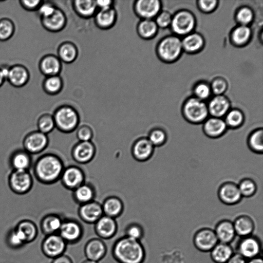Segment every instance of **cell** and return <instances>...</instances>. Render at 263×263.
Wrapping results in <instances>:
<instances>
[{
    "label": "cell",
    "instance_id": "obj_1",
    "mask_svg": "<svg viewBox=\"0 0 263 263\" xmlns=\"http://www.w3.org/2000/svg\"><path fill=\"white\" fill-rule=\"evenodd\" d=\"M64 168L63 161L58 156L47 153L38 158L33 171L39 182L51 184L60 180Z\"/></svg>",
    "mask_w": 263,
    "mask_h": 263
},
{
    "label": "cell",
    "instance_id": "obj_2",
    "mask_svg": "<svg viewBox=\"0 0 263 263\" xmlns=\"http://www.w3.org/2000/svg\"><path fill=\"white\" fill-rule=\"evenodd\" d=\"M112 255L118 263H142L146 253L140 241L125 236L115 241Z\"/></svg>",
    "mask_w": 263,
    "mask_h": 263
},
{
    "label": "cell",
    "instance_id": "obj_3",
    "mask_svg": "<svg viewBox=\"0 0 263 263\" xmlns=\"http://www.w3.org/2000/svg\"><path fill=\"white\" fill-rule=\"evenodd\" d=\"M55 127L60 132L70 133L78 127L80 116L73 107L64 105L59 107L52 115Z\"/></svg>",
    "mask_w": 263,
    "mask_h": 263
},
{
    "label": "cell",
    "instance_id": "obj_4",
    "mask_svg": "<svg viewBox=\"0 0 263 263\" xmlns=\"http://www.w3.org/2000/svg\"><path fill=\"white\" fill-rule=\"evenodd\" d=\"M183 114L185 119L191 124L203 123L209 115L208 106L200 99L191 98L185 103Z\"/></svg>",
    "mask_w": 263,
    "mask_h": 263
},
{
    "label": "cell",
    "instance_id": "obj_5",
    "mask_svg": "<svg viewBox=\"0 0 263 263\" xmlns=\"http://www.w3.org/2000/svg\"><path fill=\"white\" fill-rule=\"evenodd\" d=\"M8 183L14 193L24 195L32 189L33 179L29 171H12L9 175Z\"/></svg>",
    "mask_w": 263,
    "mask_h": 263
},
{
    "label": "cell",
    "instance_id": "obj_6",
    "mask_svg": "<svg viewBox=\"0 0 263 263\" xmlns=\"http://www.w3.org/2000/svg\"><path fill=\"white\" fill-rule=\"evenodd\" d=\"M261 242L257 236L252 235L241 237L236 245V253L247 260L257 257L261 251Z\"/></svg>",
    "mask_w": 263,
    "mask_h": 263
},
{
    "label": "cell",
    "instance_id": "obj_7",
    "mask_svg": "<svg viewBox=\"0 0 263 263\" xmlns=\"http://www.w3.org/2000/svg\"><path fill=\"white\" fill-rule=\"evenodd\" d=\"M67 243L59 234L47 235L41 243V250L45 256L52 259L64 254Z\"/></svg>",
    "mask_w": 263,
    "mask_h": 263
},
{
    "label": "cell",
    "instance_id": "obj_8",
    "mask_svg": "<svg viewBox=\"0 0 263 263\" xmlns=\"http://www.w3.org/2000/svg\"><path fill=\"white\" fill-rule=\"evenodd\" d=\"M49 143L47 135L39 130L27 134L23 141V149L30 155L38 154L44 151Z\"/></svg>",
    "mask_w": 263,
    "mask_h": 263
},
{
    "label": "cell",
    "instance_id": "obj_9",
    "mask_svg": "<svg viewBox=\"0 0 263 263\" xmlns=\"http://www.w3.org/2000/svg\"><path fill=\"white\" fill-rule=\"evenodd\" d=\"M193 241L195 248L202 252H210L218 242L214 230L209 228L197 230L194 235Z\"/></svg>",
    "mask_w": 263,
    "mask_h": 263
},
{
    "label": "cell",
    "instance_id": "obj_10",
    "mask_svg": "<svg viewBox=\"0 0 263 263\" xmlns=\"http://www.w3.org/2000/svg\"><path fill=\"white\" fill-rule=\"evenodd\" d=\"M85 174L79 166L70 165L65 167L60 180L67 189L73 191L85 182Z\"/></svg>",
    "mask_w": 263,
    "mask_h": 263
},
{
    "label": "cell",
    "instance_id": "obj_11",
    "mask_svg": "<svg viewBox=\"0 0 263 263\" xmlns=\"http://www.w3.org/2000/svg\"><path fill=\"white\" fill-rule=\"evenodd\" d=\"M58 234L67 243H74L82 238L83 229L78 221L66 219L63 220Z\"/></svg>",
    "mask_w": 263,
    "mask_h": 263
},
{
    "label": "cell",
    "instance_id": "obj_12",
    "mask_svg": "<svg viewBox=\"0 0 263 263\" xmlns=\"http://www.w3.org/2000/svg\"><path fill=\"white\" fill-rule=\"evenodd\" d=\"M96 153V146L91 141H79L73 147L71 156L76 162L86 164L94 158Z\"/></svg>",
    "mask_w": 263,
    "mask_h": 263
},
{
    "label": "cell",
    "instance_id": "obj_13",
    "mask_svg": "<svg viewBox=\"0 0 263 263\" xmlns=\"http://www.w3.org/2000/svg\"><path fill=\"white\" fill-rule=\"evenodd\" d=\"M217 195L220 201L228 205L237 204L242 198L238 185L231 181L221 184L218 190Z\"/></svg>",
    "mask_w": 263,
    "mask_h": 263
},
{
    "label": "cell",
    "instance_id": "obj_14",
    "mask_svg": "<svg viewBox=\"0 0 263 263\" xmlns=\"http://www.w3.org/2000/svg\"><path fill=\"white\" fill-rule=\"evenodd\" d=\"M182 47V42L178 38L171 36L161 42L158 47V52L162 58L171 61L179 56Z\"/></svg>",
    "mask_w": 263,
    "mask_h": 263
},
{
    "label": "cell",
    "instance_id": "obj_15",
    "mask_svg": "<svg viewBox=\"0 0 263 263\" xmlns=\"http://www.w3.org/2000/svg\"><path fill=\"white\" fill-rule=\"evenodd\" d=\"M101 204L93 200L80 205L78 215L85 223L95 224L103 215Z\"/></svg>",
    "mask_w": 263,
    "mask_h": 263
},
{
    "label": "cell",
    "instance_id": "obj_16",
    "mask_svg": "<svg viewBox=\"0 0 263 263\" xmlns=\"http://www.w3.org/2000/svg\"><path fill=\"white\" fill-rule=\"evenodd\" d=\"M94 224L95 233L101 239H109L117 232L118 226L115 219L104 215Z\"/></svg>",
    "mask_w": 263,
    "mask_h": 263
},
{
    "label": "cell",
    "instance_id": "obj_17",
    "mask_svg": "<svg viewBox=\"0 0 263 263\" xmlns=\"http://www.w3.org/2000/svg\"><path fill=\"white\" fill-rule=\"evenodd\" d=\"M29 79V71L24 65L17 64L9 67L6 80L13 87L20 88L24 86Z\"/></svg>",
    "mask_w": 263,
    "mask_h": 263
},
{
    "label": "cell",
    "instance_id": "obj_18",
    "mask_svg": "<svg viewBox=\"0 0 263 263\" xmlns=\"http://www.w3.org/2000/svg\"><path fill=\"white\" fill-rule=\"evenodd\" d=\"M160 3L157 0H138L134 4L135 13L143 20H151L159 12Z\"/></svg>",
    "mask_w": 263,
    "mask_h": 263
},
{
    "label": "cell",
    "instance_id": "obj_19",
    "mask_svg": "<svg viewBox=\"0 0 263 263\" xmlns=\"http://www.w3.org/2000/svg\"><path fill=\"white\" fill-rule=\"evenodd\" d=\"M155 147L147 137L136 140L132 147V154L134 159L140 162L148 160L153 156Z\"/></svg>",
    "mask_w": 263,
    "mask_h": 263
},
{
    "label": "cell",
    "instance_id": "obj_20",
    "mask_svg": "<svg viewBox=\"0 0 263 263\" xmlns=\"http://www.w3.org/2000/svg\"><path fill=\"white\" fill-rule=\"evenodd\" d=\"M107 246L99 238L89 240L84 247V254L86 259L99 262L106 254Z\"/></svg>",
    "mask_w": 263,
    "mask_h": 263
},
{
    "label": "cell",
    "instance_id": "obj_21",
    "mask_svg": "<svg viewBox=\"0 0 263 263\" xmlns=\"http://www.w3.org/2000/svg\"><path fill=\"white\" fill-rule=\"evenodd\" d=\"M228 127L224 120L219 118H208L203 123L202 130L204 135L212 139H217L223 136Z\"/></svg>",
    "mask_w": 263,
    "mask_h": 263
},
{
    "label": "cell",
    "instance_id": "obj_22",
    "mask_svg": "<svg viewBox=\"0 0 263 263\" xmlns=\"http://www.w3.org/2000/svg\"><path fill=\"white\" fill-rule=\"evenodd\" d=\"M173 31L178 34H185L194 28L195 20L193 15L187 11H181L175 15L172 20Z\"/></svg>",
    "mask_w": 263,
    "mask_h": 263
},
{
    "label": "cell",
    "instance_id": "obj_23",
    "mask_svg": "<svg viewBox=\"0 0 263 263\" xmlns=\"http://www.w3.org/2000/svg\"><path fill=\"white\" fill-rule=\"evenodd\" d=\"M40 72L46 77L59 75L62 70V62L53 54L43 56L39 63Z\"/></svg>",
    "mask_w": 263,
    "mask_h": 263
},
{
    "label": "cell",
    "instance_id": "obj_24",
    "mask_svg": "<svg viewBox=\"0 0 263 263\" xmlns=\"http://www.w3.org/2000/svg\"><path fill=\"white\" fill-rule=\"evenodd\" d=\"M40 19L43 27L46 30L53 32L62 30L65 27L67 22L65 13L57 7L50 16Z\"/></svg>",
    "mask_w": 263,
    "mask_h": 263
},
{
    "label": "cell",
    "instance_id": "obj_25",
    "mask_svg": "<svg viewBox=\"0 0 263 263\" xmlns=\"http://www.w3.org/2000/svg\"><path fill=\"white\" fill-rule=\"evenodd\" d=\"M9 163L12 171H29L32 165L31 155L24 149H16L10 155Z\"/></svg>",
    "mask_w": 263,
    "mask_h": 263
},
{
    "label": "cell",
    "instance_id": "obj_26",
    "mask_svg": "<svg viewBox=\"0 0 263 263\" xmlns=\"http://www.w3.org/2000/svg\"><path fill=\"white\" fill-rule=\"evenodd\" d=\"M214 231L218 242H220L230 244L236 235L233 222L228 219L219 221Z\"/></svg>",
    "mask_w": 263,
    "mask_h": 263
},
{
    "label": "cell",
    "instance_id": "obj_27",
    "mask_svg": "<svg viewBox=\"0 0 263 263\" xmlns=\"http://www.w3.org/2000/svg\"><path fill=\"white\" fill-rule=\"evenodd\" d=\"M14 228L21 235L25 244L33 241L38 235L37 226L31 220H22L17 223Z\"/></svg>",
    "mask_w": 263,
    "mask_h": 263
},
{
    "label": "cell",
    "instance_id": "obj_28",
    "mask_svg": "<svg viewBox=\"0 0 263 263\" xmlns=\"http://www.w3.org/2000/svg\"><path fill=\"white\" fill-rule=\"evenodd\" d=\"M101 205L103 214L115 219L120 216L124 210L123 201L116 196L107 197Z\"/></svg>",
    "mask_w": 263,
    "mask_h": 263
},
{
    "label": "cell",
    "instance_id": "obj_29",
    "mask_svg": "<svg viewBox=\"0 0 263 263\" xmlns=\"http://www.w3.org/2000/svg\"><path fill=\"white\" fill-rule=\"evenodd\" d=\"M63 220L55 214H49L44 216L40 222V228L45 236L58 234Z\"/></svg>",
    "mask_w": 263,
    "mask_h": 263
},
{
    "label": "cell",
    "instance_id": "obj_30",
    "mask_svg": "<svg viewBox=\"0 0 263 263\" xmlns=\"http://www.w3.org/2000/svg\"><path fill=\"white\" fill-rule=\"evenodd\" d=\"M230 103L228 100L222 96L213 98L208 106L209 114L212 117L221 118L229 111Z\"/></svg>",
    "mask_w": 263,
    "mask_h": 263
},
{
    "label": "cell",
    "instance_id": "obj_31",
    "mask_svg": "<svg viewBox=\"0 0 263 263\" xmlns=\"http://www.w3.org/2000/svg\"><path fill=\"white\" fill-rule=\"evenodd\" d=\"M236 235L240 237L252 235L255 223L251 217L246 215L237 217L233 222Z\"/></svg>",
    "mask_w": 263,
    "mask_h": 263
},
{
    "label": "cell",
    "instance_id": "obj_32",
    "mask_svg": "<svg viewBox=\"0 0 263 263\" xmlns=\"http://www.w3.org/2000/svg\"><path fill=\"white\" fill-rule=\"evenodd\" d=\"M117 16V12L114 7L105 10H99L95 14V23L101 29H109L115 25Z\"/></svg>",
    "mask_w": 263,
    "mask_h": 263
},
{
    "label": "cell",
    "instance_id": "obj_33",
    "mask_svg": "<svg viewBox=\"0 0 263 263\" xmlns=\"http://www.w3.org/2000/svg\"><path fill=\"white\" fill-rule=\"evenodd\" d=\"M210 252L211 258L215 263H226L234 253L230 244L220 242Z\"/></svg>",
    "mask_w": 263,
    "mask_h": 263
},
{
    "label": "cell",
    "instance_id": "obj_34",
    "mask_svg": "<svg viewBox=\"0 0 263 263\" xmlns=\"http://www.w3.org/2000/svg\"><path fill=\"white\" fill-rule=\"evenodd\" d=\"M95 190L92 185L84 182L73 191V198L80 205L94 200Z\"/></svg>",
    "mask_w": 263,
    "mask_h": 263
},
{
    "label": "cell",
    "instance_id": "obj_35",
    "mask_svg": "<svg viewBox=\"0 0 263 263\" xmlns=\"http://www.w3.org/2000/svg\"><path fill=\"white\" fill-rule=\"evenodd\" d=\"M78 55V49L76 45L71 42L62 43L58 49V57L61 62L71 63L74 62Z\"/></svg>",
    "mask_w": 263,
    "mask_h": 263
},
{
    "label": "cell",
    "instance_id": "obj_36",
    "mask_svg": "<svg viewBox=\"0 0 263 263\" xmlns=\"http://www.w3.org/2000/svg\"><path fill=\"white\" fill-rule=\"evenodd\" d=\"M73 6L78 14L84 18L91 17L97 10L96 1L76 0L73 2Z\"/></svg>",
    "mask_w": 263,
    "mask_h": 263
},
{
    "label": "cell",
    "instance_id": "obj_37",
    "mask_svg": "<svg viewBox=\"0 0 263 263\" xmlns=\"http://www.w3.org/2000/svg\"><path fill=\"white\" fill-rule=\"evenodd\" d=\"M247 144L253 153L262 154L263 152V129L257 128L252 131L248 136Z\"/></svg>",
    "mask_w": 263,
    "mask_h": 263
},
{
    "label": "cell",
    "instance_id": "obj_38",
    "mask_svg": "<svg viewBox=\"0 0 263 263\" xmlns=\"http://www.w3.org/2000/svg\"><path fill=\"white\" fill-rule=\"evenodd\" d=\"M63 86V80L59 75L46 77L42 84L44 91L50 95L59 93L62 90Z\"/></svg>",
    "mask_w": 263,
    "mask_h": 263
},
{
    "label": "cell",
    "instance_id": "obj_39",
    "mask_svg": "<svg viewBox=\"0 0 263 263\" xmlns=\"http://www.w3.org/2000/svg\"><path fill=\"white\" fill-rule=\"evenodd\" d=\"M224 121L228 129H237L243 125L245 117L240 110L232 109L227 113Z\"/></svg>",
    "mask_w": 263,
    "mask_h": 263
},
{
    "label": "cell",
    "instance_id": "obj_40",
    "mask_svg": "<svg viewBox=\"0 0 263 263\" xmlns=\"http://www.w3.org/2000/svg\"><path fill=\"white\" fill-rule=\"evenodd\" d=\"M137 30L140 37L149 39L156 34L157 25L152 20H142L138 23Z\"/></svg>",
    "mask_w": 263,
    "mask_h": 263
},
{
    "label": "cell",
    "instance_id": "obj_41",
    "mask_svg": "<svg viewBox=\"0 0 263 263\" xmlns=\"http://www.w3.org/2000/svg\"><path fill=\"white\" fill-rule=\"evenodd\" d=\"M15 30V25L11 19L7 17L0 19V41H6L11 38Z\"/></svg>",
    "mask_w": 263,
    "mask_h": 263
},
{
    "label": "cell",
    "instance_id": "obj_42",
    "mask_svg": "<svg viewBox=\"0 0 263 263\" xmlns=\"http://www.w3.org/2000/svg\"><path fill=\"white\" fill-rule=\"evenodd\" d=\"M37 130L48 135L55 128L53 116L44 114L40 116L37 121Z\"/></svg>",
    "mask_w": 263,
    "mask_h": 263
},
{
    "label": "cell",
    "instance_id": "obj_43",
    "mask_svg": "<svg viewBox=\"0 0 263 263\" xmlns=\"http://www.w3.org/2000/svg\"><path fill=\"white\" fill-rule=\"evenodd\" d=\"M237 185L242 197L250 198L253 196L256 193V183L251 178H243Z\"/></svg>",
    "mask_w": 263,
    "mask_h": 263
},
{
    "label": "cell",
    "instance_id": "obj_44",
    "mask_svg": "<svg viewBox=\"0 0 263 263\" xmlns=\"http://www.w3.org/2000/svg\"><path fill=\"white\" fill-rule=\"evenodd\" d=\"M147 138L154 147H159L166 142L167 136L163 129L156 127L149 132Z\"/></svg>",
    "mask_w": 263,
    "mask_h": 263
},
{
    "label": "cell",
    "instance_id": "obj_45",
    "mask_svg": "<svg viewBox=\"0 0 263 263\" xmlns=\"http://www.w3.org/2000/svg\"><path fill=\"white\" fill-rule=\"evenodd\" d=\"M203 42V39L200 35L193 33L187 35L183 39L182 45L186 50L193 51L200 48Z\"/></svg>",
    "mask_w": 263,
    "mask_h": 263
},
{
    "label": "cell",
    "instance_id": "obj_46",
    "mask_svg": "<svg viewBox=\"0 0 263 263\" xmlns=\"http://www.w3.org/2000/svg\"><path fill=\"white\" fill-rule=\"evenodd\" d=\"M6 241L8 246L12 249H18L22 248L25 243L20 233L13 228L7 233Z\"/></svg>",
    "mask_w": 263,
    "mask_h": 263
},
{
    "label": "cell",
    "instance_id": "obj_47",
    "mask_svg": "<svg viewBox=\"0 0 263 263\" xmlns=\"http://www.w3.org/2000/svg\"><path fill=\"white\" fill-rule=\"evenodd\" d=\"M251 34L250 29L245 25L236 28L233 33V39L235 43L241 45L246 42Z\"/></svg>",
    "mask_w": 263,
    "mask_h": 263
},
{
    "label": "cell",
    "instance_id": "obj_48",
    "mask_svg": "<svg viewBox=\"0 0 263 263\" xmlns=\"http://www.w3.org/2000/svg\"><path fill=\"white\" fill-rule=\"evenodd\" d=\"M125 236L139 241L143 238L144 234L143 227L137 223L128 224L125 229Z\"/></svg>",
    "mask_w": 263,
    "mask_h": 263
},
{
    "label": "cell",
    "instance_id": "obj_49",
    "mask_svg": "<svg viewBox=\"0 0 263 263\" xmlns=\"http://www.w3.org/2000/svg\"><path fill=\"white\" fill-rule=\"evenodd\" d=\"M76 136L79 141H90L92 139L93 133L90 126L83 125L77 128Z\"/></svg>",
    "mask_w": 263,
    "mask_h": 263
},
{
    "label": "cell",
    "instance_id": "obj_50",
    "mask_svg": "<svg viewBox=\"0 0 263 263\" xmlns=\"http://www.w3.org/2000/svg\"><path fill=\"white\" fill-rule=\"evenodd\" d=\"M56 8L57 7L53 3L43 1L36 11L40 18H46L52 14Z\"/></svg>",
    "mask_w": 263,
    "mask_h": 263
},
{
    "label": "cell",
    "instance_id": "obj_51",
    "mask_svg": "<svg viewBox=\"0 0 263 263\" xmlns=\"http://www.w3.org/2000/svg\"><path fill=\"white\" fill-rule=\"evenodd\" d=\"M252 17V12L248 8H243L240 9L237 15L238 21L242 25H247L249 23Z\"/></svg>",
    "mask_w": 263,
    "mask_h": 263
},
{
    "label": "cell",
    "instance_id": "obj_52",
    "mask_svg": "<svg viewBox=\"0 0 263 263\" xmlns=\"http://www.w3.org/2000/svg\"><path fill=\"white\" fill-rule=\"evenodd\" d=\"M43 1L40 0H21L19 1L21 7L27 11H37Z\"/></svg>",
    "mask_w": 263,
    "mask_h": 263
},
{
    "label": "cell",
    "instance_id": "obj_53",
    "mask_svg": "<svg viewBox=\"0 0 263 263\" xmlns=\"http://www.w3.org/2000/svg\"><path fill=\"white\" fill-rule=\"evenodd\" d=\"M195 92L199 99H205L210 95V89L206 84L201 83L196 87Z\"/></svg>",
    "mask_w": 263,
    "mask_h": 263
},
{
    "label": "cell",
    "instance_id": "obj_54",
    "mask_svg": "<svg viewBox=\"0 0 263 263\" xmlns=\"http://www.w3.org/2000/svg\"><path fill=\"white\" fill-rule=\"evenodd\" d=\"M171 22V16L170 13L166 12H163L157 17L156 23L161 27H165L167 26Z\"/></svg>",
    "mask_w": 263,
    "mask_h": 263
},
{
    "label": "cell",
    "instance_id": "obj_55",
    "mask_svg": "<svg viewBox=\"0 0 263 263\" xmlns=\"http://www.w3.org/2000/svg\"><path fill=\"white\" fill-rule=\"evenodd\" d=\"M226 87L227 84L226 82L220 79L215 80L212 85L213 92L217 95H220L223 92Z\"/></svg>",
    "mask_w": 263,
    "mask_h": 263
},
{
    "label": "cell",
    "instance_id": "obj_56",
    "mask_svg": "<svg viewBox=\"0 0 263 263\" xmlns=\"http://www.w3.org/2000/svg\"><path fill=\"white\" fill-rule=\"evenodd\" d=\"M114 1L110 0L96 1L97 9L105 10L113 7Z\"/></svg>",
    "mask_w": 263,
    "mask_h": 263
},
{
    "label": "cell",
    "instance_id": "obj_57",
    "mask_svg": "<svg viewBox=\"0 0 263 263\" xmlns=\"http://www.w3.org/2000/svg\"><path fill=\"white\" fill-rule=\"evenodd\" d=\"M200 6L202 9L205 11H210L213 9L216 6V1H200Z\"/></svg>",
    "mask_w": 263,
    "mask_h": 263
},
{
    "label": "cell",
    "instance_id": "obj_58",
    "mask_svg": "<svg viewBox=\"0 0 263 263\" xmlns=\"http://www.w3.org/2000/svg\"><path fill=\"white\" fill-rule=\"evenodd\" d=\"M247 261L241 255L235 253L232 255L226 263H247Z\"/></svg>",
    "mask_w": 263,
    "mask_h": 263
},
{
    "label": "cell",
    "instance_id": "obj_59",
    "mask_svg": "<svg viewBox=\"0 0 263 263\" xmlns=\"http://www.w3.org/2000/svg\"><path fill=\"white\" fill-rule=\"evenodd\" d=\"M51 263H73L71 258L64 254L53 259Z\"/></svg>",
    "mask_w": 263,
    "mask_h": 263
},
{
    "label": "cell",
    "instance_id": "obj_60",
    "mask_svg": "<svg viewBox=\"0 0 263 263\" xmlns=\"http://www.w3.org/2000/svg\"><path fill=\"white\" fill-rule=\"evenodd\" d=\"M8 69L9 68H0V87L2 86L6 80Z\"/></svg>",
    "mask_w": 263,
    "mask_h": 263
},
{
    "label": "cell",
    "instance_id": "obj_61",
    "mask_svg": "<svg viewBox=\"0 0 263 263\" xmlns=\"http://www.w3.org/2000/svg\"><path fill=\"white\" fill-rule=\"evenodd\" d=\"M247 263H263V261L262 258L258 256L248 260Z\"/></svg>",
    "mask_w": 263,
    "mask_h": 263
},
{
    "label": "cell",
    "instance_id": "obj_62",
    "mask_svg": "<svg viewBox=\"0 0 263 263\" xmlns=\"http://www.w3.org/2000/svg\"><path fill=\"white\" fill-rule=\"evenodd\" d=\"M82 263H99V262L86 259Z\"/></svg>",
    "mask_w": 263,
    "mask_h": 263
}]
</instances>
